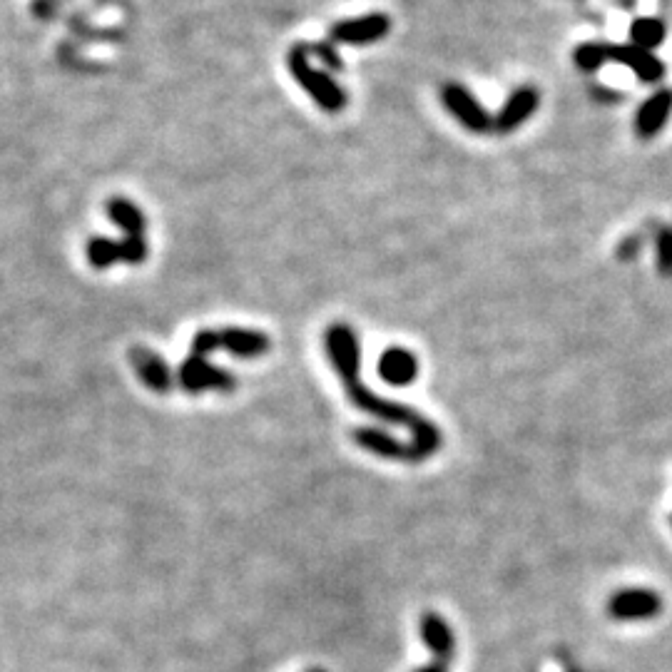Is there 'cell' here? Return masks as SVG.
<instances>
[{"label": "cell", "instance_id": "obj_18", "mask_svg": "<svg viewBox=\"0 0 672 672\" xmlns=\"http://www.w3.org/2000/svg\"><path fill=\"white\" fill-rule=\"evenodd\" d=\"M85 257L95 269H110L112 264L120 262V247L110 237H93L85 244Z\"/></svg>", "mask_w": 672, "mask_h": 672}, {"label": "cell", "instance_id": "obj_9", "mask_svg": "<svg viewBox=\"0 0 672 672\" xmlns=\"http://www.w3.org/2000/svg\"><path fill=\"white\" fill-rule=\"evenodd\" d=\"M419 635L424 648L434 655V663L448 665L456 658V633L441 613L426 610L419 620Z\"/></svg>", "mask_w": 672, "mask_h": 672}, {"label": "cell", "instance_id": "obj_16", "mask_svg": "<svg viewBox=\"0 0 672 672\" xmlns=\"http://www.w3.org/2000/svg\"><path fill=\"white\" fill-rule=\"evenodd\" d=\"M668 28L660 18H635L630 25V43L643 50H655L665 43Z\"/></svg>", "mask_w": 672, "mask_h": 672}, {"label": "cell", "instance_id": "obj_19", "mask_svg": "<svg viewBox=\"0 0 672 672\" xmlns=\"http://www.w3.org/2000/svg\"><path fill=\"white\" fill-rule=\"evenodd\" d=\"M117 247H120V262L132 264V267L145 262L147 254H150L145 237H125L117 242Z\"/></svg>", "mask_w": 672, "mask_h": 672}, {"label": "cell", "instance_id": "obj_2", "mask_svg": "<svg viewBox=\"0 0 672 672\" xmlns=\"http://www.w3.org/2000/svg\"><path fill=\"white\" fill-rule=\"evenodd\" d=\"M287 65L292 70L294 80L304 88V93L312 95L324 112H341L346 105V93L336 85V80L324 70H317L309 63V48L304 43L294 45L287 55Z\"/></svg>", "mask_w": 672, "mask_h": 672}, {"label": "cell", "instance_id": "obj_10", "mask_svg": "<svg viewBox=\"0 0 672 672\" xmlns=\"http://www.w3.org/2000/svg\"><path fill=\"white\" fill-rule=\"evenodd\" d=\"M613 63L623 65L630 73L643 83L653 85L665 78V63L653 53V50H643L633 43L613 45Z\"/></svg>", "mask_w": 672, "mask_h": 672}, {"label": "cell", "instance_id": "obj_23", "mask_svg": "<svg viewBox=\"0 0 672 672\" xmlns=\"http://www.w3.org/2000/svg\"><path fill=\"white\" fill-rule=\"evenodd\" d=\"M414 672H448V665L429 663V665H421V668H416Z\"/></svg>", "mask_w": 672, "mask_h": 672}, {"label": "cell", "instance_id": "obj_13", "mask_svg": "<svg viewBox=\"0 0 672 672\" xmlns=\"http://www.w3.org/2000/svg\"><path fill=\"white\" fill-rule=\"evenodd\" d=\"M538 103H541V95L536 88L526 85V88H518L516 93H511V98L503 103V108L498 110V115L493 117V130L498 132H513L528 120V117L536 115Z\"/></svg>", "mask_w": 672, "mask_h": 672}, {"label": "cell", "instance_id": "obj_24", "mask_svg": "<svg viewBox=\"0 0 672 672\" xmlns=\"http://www.w3.org/2000/svg\"><path fill=\"white\" fill-rule=\"evenodd\" d=\"M307 672H327V670H322V668H312V670H307Z\"/></svg>", "mask_w": 672, "mask_h": 672}, {"label": "cell", "instance_id": "obj_3", "mask_svg": "<svg viewBox=\"0 0 672 672\" xmlns=\"http://www.w3.org/2000/svg\"><path fill=\"white\" fill-rule=\"evenodd\" d=\"M177 384L185 394L200 396L205 391H217V394H229L237 389V376L232 371L220 369L210 364L205 356L190 354L177 369Z\"/></svg>", "mask_w": 672, "mask_h": 672}, {"label": "cell", "instance_id": "obj_21", "mask_svg": "<svg viewBox=\"0 0 672 672\" xmlns=\"http://www.w3.org/2000/svg\"><path fill=\"white\" fill-rule=\"evenodd\" d=\"M655 252H658V272L663 277H672V227L660 229Z\"/></svg>", "mask_w": 672, "mask_h": 672}, {"label": "cell", "instance_id": "obj_12", "mask_svg": "<svg viewBox=\"0 0 672 672\" xmlns=\"http://www.w3.org/2000/svg\"><path fill=\"white\" fill-rule=\"evenodd\" d=\"M381 381L389 386H411L419 379V359L404 346H389L376 364Z\"/></svg>", "mask_w": 672, "mask_h": 672}, {"label": "cell", "instance_id": "obj_7", "mask_svg": "<svg viewBox=\"0 0 672 672\" xmlns=\"http://www.w3.org/2000/svg\"><path fill=\"white\" fill-rule=\"evenodd\" d=\"M127 359H130V366L135 369L137 379L145 384V389H150L152 394H170L175 389L177 374H172L170 364L162 359L157 351L147 349V346H132L127 351Z\"/></svg>", "mask_w": 672, "mask_h": 672}, {"label": "cell", "instance_id": "obj_8", "mask_svg": "<svg viewBox=\"0 0 672 672\" xmlns=\"http://www.w3.org/2000/svg\"><path fill=\"white\" fill-rule=\"evenodd\" d=\"M391 30V18L384 13L359 15V18L339 20L332 28V40L344 45H366L386 38Z\"/></svg>", "mask_w": 672, "mask_h": 672}, {"label": "cell", "instance_id": "obj_14", "mask_svg": "<svg viewBox=\"0 0 672 672\" xmlns=\"http://www.w3.org/2000/svg\"><path fill=\"white\" fill-rule=\"evenodd\" d=\"M220 349L229 351L237 359H257L272 349V341L259 329L224 327L220 329Z\"/></svg>", "mask_w": 672, "mask_h": 672}, {"label": "cell", "instance_id": "obj_1", "mask_svg": "<svg viewBox=\"0 0 672 672\" xmlns=\"http://www.w3.org/2000/svg\"><path fill=\"white\" fill-rule=\"evenodd\" d=\"M324 349H327L329 361H332V369L336 376L341 379L346 396H349L351 404L356 406L364 414L374 416L376 421L389 426H401L411 434V444L419 451L421 461L436 456L444 446V434H441L439 426L431 419H426L424 414H419L416 409H411L409 404H401V401L384 399L376 391H371L369 386L361 384V346L359 336L349 324L336 322L324 332Z\"/></svg>", "mask_w": 672, "mask_h": 672}, {"label": "cell", "instance_id": "obj_22", "mask_svg": "<svg viewBox=\"0 0 672 672\" xmlns=\"http://www.w3.org/2000/svg\"><path fill=\"white\" fill-rule=\"evenodd\" d=\"M309 50H312V53H317L319 58L324 60V65H329L332 70H341V58L336 55V50L332 48V45L314 43V48H309Z\"/></svg>", "mask_w": 672, "mask_h": 672}, {"label": "cell", "instance_id": "obj_17", "mask_svg": "<svg viewBox=\"0 0 672 672\" xmlns=\"http://www.w3.org/2000/svg\"><path fill=\"white\" fill-rule=\"evenodd\" d=\"M575 65L583 73H598L603 65H608L613 60V45L608 43H580L573 53Z\"/></svg>", "mask_w": 672, "mask_h": 672}, {"label": "cell", "instance_id": "obj_11", "mask_svg": "<svg viewBox=\"0 0 672 672\" xmlns=\"http://www.w3.org/2000/svg\"><path fill=\"white\" fill-rule=\"evenodd\" d=\"M672 117V88H660L640 105L638 115H635V132L640 140H653Z\"/></svg>", "mask_w": 672, "mask_h": 672}, {"label": "cell", "instance_id": "obj_5", "mask_svg": "<svg viewBox=\"0 0 672 672\" xmlns=\"http://www.w3.org/2000/svg\"><path fill=\"white\" fill-rule=\"evenodd\" d=\"M351 439L361 451L371 453L376 458H386V461H401V463H421L419 451H416L411 441H399L396 436H391L389 431L381 429V426H356L351 431Z\"/></svg>", "mask_w": 672, "mask_h": 672}, {"label": "cell", "instance_id": "obj_20", "mask_svg": "<svg viewBox=\"0 0 672 672\" xmlns=\"http://www.w3.org/2000/svg\"><path fill=\"white\" fill-rule=\"evenodd\" d=\"M192 354L195 356H210L220 351V329H202L192 336Z\"/></svg>", "mask_w": 672, "mask_h": 672}, {"label": "cell", "instance_id": "obj_6", "mask_svg": "<svg viewBox=\"0 0 672 672\" xmlns=\"http://www.w3.org/2000/svg\"><path fill=\"white\" fill-rule=\"evenodd\" d=\"M441 100H444V108L466 127L468 132H488L493 130V117L488 115V110L478 103L476 95L471 90L463 88L461 83H446L441 88Z\"/></svg>", "mask_w": 672, "mask_h": 672}, {"label": "cell", "instance_id": "obj_4", "mask_svg": "<svg viewBox=\"0 0 672 672\" xmlns=\"http://www.w3.org/2000/svg\"><path fill=\"white\" fill-rule=\"evenodd\" d=\"M608 615L618 623L653 620L663 613V598L653 588H623L610 595Z\"/></svg>", "mask_w": 672, "mask_h": 672}, {"label": "cell", "instance_id": "obj_15", "mask_svg": "<svg viewBox=\"0 0 672 672\" xmlns=\"http://www.w3.org/2000/svg\"><path fill=\"white\" fill-rule=\"evenodd\" d=\"M105 215L125 232V237H142L145 234V215H142L135 202L125 200V197H112V200L105 202Z\"/></svg>", "mask_w": 672, "mask_h": 672}]
</instances>
